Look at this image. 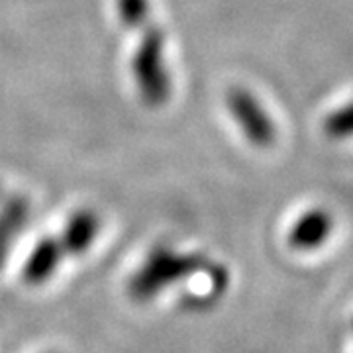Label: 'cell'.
I'll use <instances>...</instances> for the list:
<instances>
[{
  "instance_id": "obj_1",
  "label": "cell",
  "mask_w": 353,
  "mask_h": 353,
  "mask_svg": "<svg viewBox=\"0 0 353 353\" xmlns=\"http://www.w3.org/2000/svg\"><path fill=\"white\" fill-rule=\"evenodd\" d=\"M214 261L204 253H181L167 245H157L128 281V294L136 303L157 299L176 283L206 275Z\"/></svg>"
},
{
  "instance_id": "obj_2",
  "label": "cell",
  "mask_w": 353,
  "mask_h": 353,
  "mask_svg": "<svg viewBox=\"0 0 353 353\" xmlns=\"http://www.w3.org/2000/svg\"><path fill=\"white\" fill-rule=\"evenodd\" d=\"M136 32L141 39L132 59V75L136 79L143 104L150 108H159L167 104L173 90L169 67L165 61V34L153 22V18L139 26Z\"/></svg>"
},
{
  "instance_id": "obj_3",
  "label": "cell",
  "mask_w": 353,
  "mask_h": 353,
  "mask_svg": "<svg viewBox=\"0 0 353 353\" xmlns=\"http://www.w3.org/2000/svg\"><path fill=\"white\" fill-rule=\"evenodd\" d=\"M226 106L241 134L255 148H269L277 138V126L252 90L232 87L226 92Z\"/></svg>"
},
{
  "instance_id": "obj_4",
  "label": "cell",
  "mask_w": 353,
  "mask_h": 353,
  "mask_svg": "<svg viewBox=\"0 0 353 353\" xmlns=\"http://www.w3.org/2000/svg\"><path fill=\"white\" fill-rule=\"evenodd\" d=\"M334 232V218L326 208H310L294 220L289 232V245L294 252H314Z\"/></svg>"
},
{
  "instance_id": "obj_5",
  "label": "cell",
  "mask_w": 353,
  "mask_h": 353,
  "mask_svg": "<svg viewBox=\"0 0 353 353\" xmlns=\"http://www.w3.org/2000/svg\"><path fill=\"white\" fill-rule=\"evenodd\" d=\"M63 248L59 238H43L39 240L32 253L28 255L24 267H22V279L26 285L30 287H38L48 283L55 271L59 269V265L63 261Z\"/></svg>"
},
{
  "instance_id": "obj_6",
  "label": "cell",
  "mask_w": 353,
  "mask_h": 353,
  "mask_svg": "<svg viewBox=\"0 0 353 353\" xmlns=\"http://www.w3.org/2000/svg\"><path fill=\"white\" fill-rule=\"evenodd\" d=\"M101 230V220L94 214V210H77L75 214L69 218V222L65 224L63 232L59 236L61 248L65 255H83L88 252V248L92 245V241L97 240Z\"/></svg>"
},
{
  "instance_id": "obj_7",
  "label": "cell",
  "mask_w": 353,
  "mask_h": 353,
  "mask_svg": "<svg viewBox=\"0 0 353 353\" xmlns=\"http://www.w3.org/2000/svg\"><path fill=\"white\" fill-rule=\"evenodd\" d=\"M30 216V204L22 196H14L6 202L0 212V267L6 261V255L12 248L16 236L24 228Z\"/></svg>"
},
{
  "instance_id": "obj_8",
  "label": "cell",
  "mask_w": 353,
  "mask_h": 353,
  "mask_svg": "<svg viewBox=\"0 0 353 353\" xmlns=\"http://www.w3.org/2000/svg\"><path fill=\"white\" fill-rule=\"evenodd\" d=\"M324 134L330 139H343L353 138V101L345 102L343 106L332 110L324 120Z\"/></svg>"
},
{
  "instance_id": "obj_9",
  "label": "cell",
  "mask_w": 353,
  "mask_h": 353,
  "mask_svg": "<svg viewBox=\"0 0 353 353\" xmlns=\"http://www.w3.org/2000/svg\"><path fill=\"white\" fill-rule=\"evenodd\" d=\"M118 14L130 30H138L139 26L152 20L150 0H118Z\"/></svg>"
}]
</instances>
